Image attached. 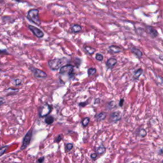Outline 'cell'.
Wrapping results in <instances>:
<instances>
[{
    "label": "cell",
    "mask_w": 163,
    "mask_h": 163,
    "mask_svg": "<svg viewBox=\"0 0 163 163\" xmlns=\"http://www.w3.org/2000/svg\"><path fill=\"white\" fill-rule=\"evenodd\" d=\"M44 161H45V157H40V159H38L37 160V162H43Z\"/></svg>",
    "instance_id": "1f68e13d"
},
{
    "label": "cell",
    "mask_w": 163,
    "mask_h": 163,
    "mask_svg": "<svg viewBox=\"0 0 163 163\" xmlns=\"http://www.w3.org/2000/svg\"><path fill=\"white\" fill-rule=\"evenodd\" d=\"M14 83H15V85H20L22 83V81L19 78H17V79H15L14 80Z\"/></svg>",
    "instance_id": "484cf974"
},
{
    "label": "cell",
    "mask_w": 163,
    "mask_h": 163,
    "mask_svg": "<svg viewBox=\"0 0 163 163\" xmlns=\"http://www.w3.org/2000/svg\"><path fill=\"white\" fill-rule=\"evenodd\" d=\"M4 2V0H0V3H3Z\"/></svg>",
    "instance_id": "d590c367"
},
{
    "label": "cell",
    "mask_w": 163,
    "mask_h": 163,
    "mask_svg": "<svg viewBox=\"0 0 163 163\" xmlns=\"http://www.w3.org/2000/svg\"><path fill=\"white\" fill-rule=\"evenodd\" d=\"M31 71L33 73L34 76L38 78H45L47 77V74L42 70L35 68H31Z\"/></svg>",
    "instance_id": "52a82bcc"
},
{
    "label": "cell",
    "mask_w": 163,
    "mask_h": 163,
    "mask_svg": "<svg viewBox=\"0 0 163 163\" xmlns=\"http://www.w3.org/2000/svg\"><path fill=\"white\" fill-rule=\"evenodd\" d=\"M1 9H0V13H1Z\"/></svg>",
    "instance_id": "8d00e7d4"
},
{
    "label": "cell",
    "mask_w": 163,
    "mask_h": 163,
    "mask_svg": "<svg viewBox=\"0 0 163 163\" xmlns=\"http://www.w3.org/2000/svg\"><path fill=\"white\" fill-rule=\"evenodd\" d=\"M143 70L142 68H139L133 72V79L136 80L139 79L140 76L143 74Z\"/></svg>",
    "instance_id": "4fadbf2b"
},
{
    "label": "cell",
    "mask_w": 163,
    "mask_h": 163,
    "mask_svg": "<svg viewBox=\"0 0 163 163\" xmlns=\"http://www.w3.org/2000/svg\"><path fill=\"white\" fill-rule=\"evenodd\" d=\"M109 50L111 52L114 54H118L122 52L123 51V48L121 47H119V46L110 45L109 47Z\"/></svg>",
    "instance_id": "7c38bea8"
},
{
    "label": "cell",
    "mask_w": 163,
    "mask_h": 163,
    "mask_svg": "<svg viewBox=\"0 0 163 163\" xmlns=\"http://www.w3.org/2000/svg\"><path fill=\"white\" fill-rule=\"evenodd\" d=\"M88 104V102L87 101H85V102H82V103H80L79 104V106H80L81 107H85V106Z\"/></svg>",
    "instance_id": "f546056e"
},
{
    "label": "cell",
    "mask_w": 163,
    "mask_h": 163,
    "mask_svg": "<svg viewBox=\"0 0 163 163\" xmlns=\"http://www.w3.org/2000/svg\"><path fill=\"white\" fill-rule=\"evenodd\" d=\"M28 28L29 29V30H30L37 38H43V36H44V33H43V32L42 31H41L40 29L36 28V27L29 25L28 26Z\"/></svg>",
    "instance_id": "ba28073f"
},
{
    "label": "cell",
    "mask_w": 163,
    "mask_h": 163,
    "mask_svg": "<svg viewBox=\"0 0 163 163\" xmlns=\"http://www.w3.org/2000/svg\"><path fill=\"white\" fill-rule=\"evenodd\" d=\"M74 71V66L72 64H65L60 68V74H67L69 76H72Z\"/></svg>",
    "instance_id": "5b68a950"
},
{
    "label": "cell",
    "mask_w": 163,
    "mask_h": 163,
    "mask_svg": "<svg viewBox=\"0 0 163 163\" xmlns=\"http://www.w3.org/2000/svg\"><path fill=\"white\" fill-rule=\"evenodd\" d=\"M54 121V118L53 116H52V115L46 116L45 119V122L46 124L50 125V124H52Z\"/></svg>",
    "instance_id": "ac0fdd59"
},
{
    "label": "cell",
    "mask_w": 163,
    "mask_h": 163,
    "mask_svg": "<svg viewBox=\"0 0 163 163\" xmlns=\"http://www.w3.org/2000/svg\"><path fill=\"white\" fill-rule=\"evenodd\" d=\"M158 153H159V155H162V154H163V148L160 149V150H159V152H158Z\"/></svg>",
    "instance_id": "836d02e7"
},
{
    "label": "cell",
    "mask_w": 163,
    "mask_h": 163,
    "mask_svg": "<svg viewBox=\"0 0 163 163\" xmlns=\"http://www.w3.org/2000/svg\"><path fill=\"white\" fill-rule=\"evenodd\" d=\"M73 148V145L72 143H68L66 145V151H70Z\"/></svg>",
    "instance_id": "d4e9b609"
},
{
    "label": "cell",
    "mask_w": 163,
    "mask_h": 163,
    "mask_svg": "<svg viewBox=\"0 0 163 163\" xmlns=\"http://www.w3.org/2000/svg\"><path fill=\"white\" fill-rule=\"evenodd\" d=\"M13 1H16V2H21V0H13Z\"/></svg>",
    "instance_id": "e575fe53"
},
{
    "label": "cell",
    "mask_w": 163,
    "mask_h": 163,
    "mask_svg": "<svg viewBox=\"0 0 163 163\" xmlns=\"http://www.w3.org/2000/svg\"><path fill=\"white\" fill-rule=\"evenodd\" d=\"M100 103V99L99 98H97L95 99L94 101V104H99Z\"/></svg>",
    "instance_id": "d6a6232c"
},
{
    "label": "cell",
    "mask_w": 163,
    "mask_h": 163,
    "mask_svg": "<svg viewBox=\"0 0 163 163\" xmlns=\"http://www.w3.org/2000/svg\"><path fill=\"white\" fill-rule=\"evenodd\" d=\"M107 113L105 112H100L99 113H97L96 115V120L97 121H104L105 119H106V117H107Z\"/></svg>",
    "instance_id": "5bb4252c"
},
{
    "label": "cell",
    "mask_w": 163,
    "mask_h": 163,
    "mask_svg": "<svg viewBox=\"0 0 163 163\" xmlns=\"http://www.w3.org/2000/svg\"><path fill=\"white\" fill-rule=\"evenodd\" d=\"M124 98H121L120 100H119V106L121 107H122L124 105Z\"/></svg>",
    "instance_id": "83f0119b"
},
{
    "label": "cell",
    "mask_w": 163,
    "mask_h": 163,
    "mask_svg": "<svg viewBox=\"0 0 163 163\" xmlns=\"http://www.w3.org/2000/svg\"><path fill=\"white\" fill-rule=\"evenodd\" d=\"M87 73H88V75L90 77V76L93 75L96 73V69L94 68H89L88 70Z\"/></svg>",
    "instance_id": "7402d4cb"
},
{
    "label": "cell",
    "mask_w": 163,
    "mask_h": 163,
    "mask_svg": "<svg viewBox=\"0 0 163 163\" xmlns=\"http://www.w3.org/2000/svg\"><path fill=\"white\" fill-rule=\"evenodd\" d=\"M27 17L32 23L40 26L41 24V21L39 17V10L37 9H31L28 12Z\"/></svg>",
    "instance_id": "7a4b0ae2"
},
{
    "label": "cell",
    "mask_w": 163,
    "mask_h": 163,
    "mask_svg": "<svg viewBox=\"0 0 163 163\" xmlns=\"http://www.w3.org/2000/svg\"><path fill=\"white\" fill-rule=\"evenodd\" d=\"M162 162H163V160H162Z\"/></svg>",
    "instance_id": "74e56055"
},
{
    "label": "cell",
    "mask_w": 163,
    "mask_h": 163,
    "mask_svg": "<svg viewBox=\"0 0 163 163\" xmlns=\"http://www.w3.org/2000/svg\"><path fill=\"white\" fill-rule=\"evenodd\" d=\"M62 140V136H61V135H58V136H57V138H56V140H55V142L56 143H59Z\"/></svg>",
    "instance_id": "4316f807"
},
{
    "label": "cell",
    "mask_w": 163,
    "mask_h": 163,
    "mask_svg": "<svg viewBox=\"0 0 163 163\" xmlns=\"http://www.w3.org/2000/svg\"><path fill=\"white\" fill-rule=\"evenodd\" d=\"M117 63V60L115 58H112L108 59L107 61L106 62V66H107L108 69H112Z\"/></svg>",
    "instance_id": "30bf717a"
},
{
    "label": "cell",
    "mask_w": 163,
    "mask_h": 163,
    "mask_svg": "<svg viewBox=\"0 0 163 163\" xmlns=\"http://www.w3.org/2000/svg\"><path fill=\"white\" fill-rule=\"evenodd\" d=\"M8 147H9L8 146H2V147L0 148V156H3V155L6 152L7 149H8Z\"/></svg>",
    "instance_id": "603a6c76"
},
{
    "label": "cell",
    "mask_w": 163,
    "mask_h": 163,
    "mask_svg": "<svg viewBox=\"0 0 163 163\" xmlns=\"http://www.w3.org/2000/svg\"><path fill=\"white\" fill-rule=\"evenodd\" d=\"M5 103V100L3 97H0V106L2 105L3 104H4Z\"/></svg>",
    "instance_id": "4dcf8cb0"
},
{
    "label": "cell",
    "mask_w": 163,
    "mask_h": 163,
    "mask_svg": "<svg viewBox=\"0 0 163 163\" xmlns=\"http://www.w3.org/2000/svg\"><path fill=\"white\" fill-rule=\"evenodd\" d=\"M52 110V107L48 103H45L39 108V116L40 117H45L49 115Z\"/></svg>",
    "instance_id": "3957f363"
},
{
    "label": "cell",
    "mask_w": 163,
    "mask_h": 163,
    "mask_svg": "<svg viewBox=\"0 0 163 163\" xmlns=\"http://www.w3.org/2000/svg\"><path fill=\"white\" fill-rule=\"evenodd\" d=\"M146 134H147V133H146V131L143 128H141L139 129V131H138V136L142 138L146 136Z\"/></svg>",
    "instance_id": "d6986e66"
},
{
    "label": "cell",
    "mask_w": 163,
    "mask_h": 163,
    "mask_svg": "<svg viewBox=\"0 0 163 163\" xmlns=\"http://www.w3.org/2000/svg\"><path fill=\"white\" fill-rule=\"evenodd\" d=\"M122 113L121 111H115V112H113L110 114L109 121L110 122L115 123V122H118L121 120L122 118Z\"/></svg>",
    "instance_id": "8992f818"
},
{
    "label": "cell",
    "mask_w": 163,
    "mask_h": 163,
    "mask_svg": "<svg viewBox=\"0 0 163 163\" xmlns=\"http://www.w3.org/2000/svg\"><path fill=\"white\" fill-rule=\"evenodd\" d=\"M71 30L74 33H77V32L81 31L82 26L79 24H73L71 27Z\"/></svg>",
    "instance_id": "2e32d148"
},
{
    "label": "cell",
    "mask_w": 163,
    "mask_h": 163,
    "mask_svg": "<svg viewBox=\"0 0 163 163\" xmlns=\"http://www.w3.org/2000/svg\"><path fill=\"white\" fill-rule=\"evenodd\" d=\"M130 50H131V52L133 54H134L138 59H141L142 58L143 52L139 49V48L135 47L134 46H131V47H130Z\"/></svg>",
    "instance_id": "8fae6325"
},
{
    "label": "cell",
    "mask_w": 163,
    "mask_h": 163,
    "mask_svg": "<svg viewBox=\"0 0 163 163\" xmlns=\"http://www.w3.org/2000/svg\"><path fill=\"white\" fill-rule=\"evenodd\" d=\"M84 50H85L86 52L89 54V55H92V54H94L95 52H96V49H95L94 48L87 45L84 46Z\"/></svg>",
    "instance_id": "9a60e30c"
},
{
    "label": "cell",
    "mask_w": 163,
    "mask_h": 163,
    "mask_svg": "<svg viewBox=\"0 0 163 163\" xmlns=\"http://www.w3.org/2000/svg\"><path fill=\"white\" fill-rule=\"evenodd\" d=\"M96 153L99 155L104 154L106 152V148L103 145H101L96 149Z\"/></svg>",
    "instance_id": "e0dca14e"
},
{
    "label": "cell",
    "mask_w": 163,
    "mask_h": 163,
    "mask_svg": "<svg viewBox=\"0 0 163 163\" xmlns=\"http://www.w3.org/2000/svg\"><path fill=\"white\" fill-rule=\"evenodd\" d=\"M103 56L101 54L97 53L96 54V59L98 61H102L103 60Z\"/></svg>",
    "instance_id": "cb8c5ba5"
},
{
    "label": "cell",
    "mask_w": 163,
    "mask_h": 163,
    "mask_svg": "<svg viewBox=\"0 0 163 163\" xmlns=\"http://www.w3.org/2000/svg\"><path fill=\"white\" fill-rule=\"evenodd\" d=\"M91 157L92 160H96L97 157V153H92L91 155Z\"/></svg>",
    "instance_id": "f1b7e54d"
},
{
    "label": "cell",
    "mask_w": 163,
    "mask_h": 163,
    "mask_svg": "<svg viewBox=\"0 0 163 163\" xmlns=\"http://www.w3.org/2000/svg\"><path fill=\"white\" fill-rule=\"evenodd\" d=\"M89 122H90V118L89 117L84 118L82 121V125L83 127L87 126L88 124H89Z\"/></svg>",
    "instance_id": "ffe728a7"
},
{
    "label": "cell",
    "mask_w": 163,
    "mask_h": 163,
    "mask_svg": "<svg viewBox=\"0 0 163 163\" xmlns=\"http://www.w3.org/2000/svg\"><path fill=\"white\" fill-rule=\"evenodd\" d=\"M107 106H108V108L109 110L113 109V108H115L117 107L114 101H111L110 102H108V104H107Z\"/></svg>",
    "instance_id": "44dd1931"
},
{
    "label": "cell",
    "mask_w": 163,
    "mask_h": 163,
    "mask_svg": "<svg viewBox=\"0 0 163 163\" xmlns=\"http://www.w3.org/2000/svg\"><path fill=\"white\" fill-rule=\"evenodd\" d=\"M68 61V59L65 58L61 59H51L48 62V65L52 70H58L67 64Z\"/></svg>",
    "instance_id": "6da1fadb"
},
{
    "label": "cell",
    "mask_w": 163,
    "mask_h": 163,
    "mask_svg": "<svg viewBox=\"0 0 163 163\" xmlns=\"http://www.w3.org/2000/svg\"><path fill=\"white\" fill-rule=\"evenodd\" d=\"M32 136V129H31L28 133H26L25 136L24 137V139L23 140V143H22V145L21 147V150H24V149H26L29 146L31 141Z\"/></svg>",
    "instance_id": "277c9868"
},
{
    "label": "cell",
    "mask_w": 163,
    "mask_h": 163,
    "mask_svg": "<svg viewBox=\"0 0 163 163\" xmlns=\"http://www.w3.org/2000/svg\"><path fill=\"white\" fill-rule=\"evenodd\" d=\"M146 31L149 35H150V37L153 38L157 37V36L159 35L158 32H157L156 29L154 28H153V27L150 26H148L146 27Z\"/></svg>",
    "instance_id": "9c48e42d"
}]
</instances>
